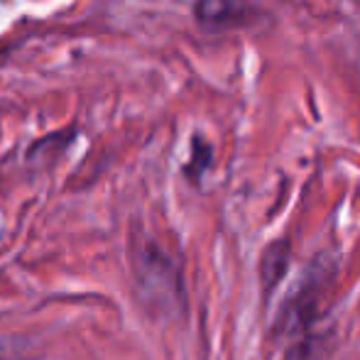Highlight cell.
Returning <instances> with one entry per match:
<instances>
[{"mask_svg": "<svg viewBox=\"0 0 360 360\" xmlns=\"http://www.w3.org/2000/svg\"><path fill=\"white\" fill-rule=\"evenodd\" d=\"M130 272L135 294L157 319H176L186 311L184 272L176 257L155 238L135 233L130 238Z\"/></svg>", "mask_w": 360, "mask_h": 360, "instance_id": "1", "label": "cell"}, {"mask_svg": "<svg viewBox=\"0 0 360 360\" xmlns=\"http://www.w3.org/2000/svg\"><path fill=\"white\" fill-rule=\"evenodd\" d=\"M336 262L328 257H316L304 270L302 280L297 282V287L282 304L280 316L272 328L282 346L323 333L321 321L326 316L331 289L336 285Z\"/></svg>", "mask_w": 360, "mask_h": 360, "instance_id": "2", "label": "cell"}, {"mask_svg": "<svg viewBox=\"0 0 360 360\" xmlns=\"http://www.w3.org/2000/svg\"><path fill=\"white\" fill-rule=\"evenodd\" d=\"M194 20L204 30H228L245 25L252 13V0H194Z\"/></svg>", "mask_w": 360, "mask_h": 360, "instance_id": "3", "label": "cell"}, {"mask_svg": "<svg viewBox=\"0 0 360 360\" xmlns=\"http://www.w3.org/2000/svg\"><path fill=\"white\" fill-rule=\"evenodd\" d=\"M76 135H79V128H76V125H67L64 130L44 135V138L34 140V143L27 147L25 160H27V165H32V167H49L52 162H57L59 157L72 147Z\"/></svg>", "mask_w": 360, "mask_h": 360, "instance_id": "4", "label": "cell"}, {"mask_svg": "<svg viewBox=\"0 0 360 360\" xmlns=\"http://www.w3.org/2000/svg\"><path fill=\"white\" fill-rule=\"evenodd\" d=\"M289 257H292V250H289L287 240H275L265 248V252L260 257V282L265 297H270L277 289V285L285 280Z\"/></svg>", "mask_w": 360, "mask_h": 360, "instance_id": "5", "label": "cell"}, {"mask_svg": "<svg viewBox=\"0 0 360 360\" xmlns=\"http://www.w3.org/2000/svg\"><path fill=\"white\" fill-rule=\"evenodd\" d=\"M214 165V145L204 138L201 133L191 135V147H189V162L181 167V174L186 176V181L194 186H199L204 181L206 172Z\"/></svg>", "mask_w": 360, "mask_h": 360, "instance_id": "6", "label": "cell"}, {"mask_svg": "<svg viewBox=\"0 0 360 360\" xmlns=\"http://www.w3.org/2000/svg\"><path fill=\"white\" fill-rule=\"evenodd\" d=\"M0 360H10V358H5V356H0Z\"/></svg>", "mask_w": 360, "mask_h": 360, "instance_id": "7", "label": "cell"}]
</instances>
